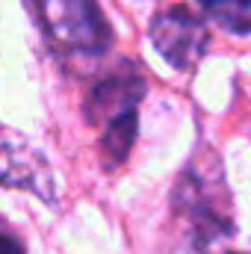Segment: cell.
Here are the masks:
<instances>
[{"instance_id": "4", "label": "cell", "mask_w": 251, "mask_h": 254, "mask_svg": "<svg viewBox=\"0 0 251 254\" xmlns=\"http://www.w3.org/2000/svg\"><path fill=\"white\" fill-rule=\"evenodd\" d=\"M207 15L228 33H251V0H198Z\"/></svg>"}, {"instance_id": "3", "label": "cell", "mask_w": 251, "mask_h": 254, "mask_svg": "<svg viewBox=\"0 0 251 254\" xmlns=\"http://www.w3.org/2000/svg\"><path fill=\"white\" fill-rule=\"evenodd\" d=\"M145 95V83L139 77H110L95 86L86 104V116L92 125H101L104 130L122 119L136 116V104Z\"/></svg>"}, {"instance_id": "1", "label": "cell", "mask_w": 251, "mask_h": 254, "mask_svg": "<svg viewBox=\"0 0 251 254\" xmlns=\"http://www.w3.org/2000/svg\"><path fill=\"white\" fill-rule=\"evenodd\" d=\"M54 48L101 54L110 45V27L92 0H30Z\"/></svg>"}, {"instance_id": "2", "label": "cell", "mask_w": 251, "mask_h": 254, "mask_svg": "<svg viewBox=\"0 0 251 254\" xmlns=\"http://www.w3.org/2000/svg\"><path fill=\"white\" fill-rule=\"evenodd\" d=\"M148 36H151L157 54L178 71L195 68L207 51V27L187 6H172L166 12H157Z\"/></svg>"}, {"instance_id": "5", "label": "cell", "mask_w": 251, "mask_h": 254, "mask_svg": "<svg viewBox=\"0 0 251 254\" xmlns=\"http://www.w3.org/2000/svg\"><path fill=\"white\" fill-rule=\"evenodd\" d=\"M3 243H6V254H21V246H18V243H15L12 237H6Z\"/></svg>"}]
</instances>
